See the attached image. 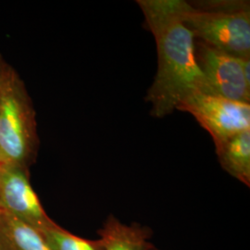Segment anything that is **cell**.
<instances>
[{"mask_svg": "<svg viewBox=\"0 0 250 250\" xmlns=\"http://www.w3.org/2000/svg\"><path fill=\"white\" fill-rule=\"evenodd\" d=\"M222 168L233 178L250 187V129L215 146Z\"/></svg>", "mask_w": 250, "mask_h": 250, "instance_id": "ba28073f", "label": "cell"}, {"mask_svg": "<svg viewBox=\"0 0 250 250\" xmlns=\"http://www.w3.org/2000/svg\"><path fill=\"white\" fill-rule=\"evenodd\" d=\"M104 250H151V228L138 223L125 224L114 215H108L99 231Z\"/></svg>", "mask_w": 250, "mask_h": 250, "instance_id": "52a82bcc", "label": "cell"}, {"mask_svg": "<svg viewBox=\"0 0 250 250\" xmlns=\"http://www.w3.org/2000/svg\"><path fill=\"white\" fill-rule=\"evenodd\" d=\"M51 250H104L99 239L82 238L53 223L39 231Z\"/></svg>", "mask_w": 250, "mask_h": 250, "instance_id": "30bf717a", "label": "cell"}, {"mask_svg": "<svg viewBox=\"0 0 250 250\" xmlns=\"http://www.w3.org/2000/svg\"><path fill=\"white\" fill-rule=\"evenodd\" d=\"M155 38L158 69L146 101L163 118L197 93L212 94L195 57V38L182 21L178 0H137Z\"/></svg>", "mask_w": 250, "mask_h": 250, "instance_id": "6da1fadb", "label": "cell"}, {"mask_svg": "<svg viewBox=\"0 0 250 250\" xmlns=\"http://www.w3.org/2000/svg\"><path fill=\"white\" fill-rule=\"evenodd\" d=\"M0 250H51L36 228L0 208Z\"/></svg>", "mask_w": 250, "mask_h": 250, "instance_id": "9c48e42d", "label": "cell"}, {"mask_svg": "<svg viewBox=\"0 0 250 250\" xmlns=\"http://www.w3.org/2000/svg\"><path fill=\"white\" fill-rule=\"evenodd\" d=\"M178 9L195 39L237 58L250 57V1L178 0Z\"/></svg>", "mask_w": 250, "mask_h": 250, "instance_id": "7a4b0ae2", "label": "cell"}, {"mask_svg": "<svg viewBox=\"0 0 250 250\" xmlns=\"http://www.w3.org/2000/svg\"><path fill=\"white\" fill-rule=\"evenodd\" d=\"M38 144L34 106L15 72L0 96V164L28 170L36 160Z\"/></svg>", "mask_w": 250, "mask_h": 250, "instance_id": "3957f363", "label": "cell"}, {"mask_svg": "<svg viewBox=\"0 0 250 250\" xmlns=\"http://www.w3.org/2000/svg\"><path fill=\"white\" fill-rule=\"evenodd\" d=\"M190 113L210 134L215 146L250 129V104L232 101L223 97L197 93L177 107Z\"/></svg>", "mask_w": 250, "mask_h": 250, "instance_id": "277c9868", "label": "cell"}, {"mask_svg": "<svg viewBox=\"0 0 250 250\" xmlns=\"http://www.w3.org/2000/svg\"><path fill=\"white\" fill-rule=\"evenodd\" d=\"M197 65L213 95L250 104V83L243 72L242 59L195 39Z\"/></svg>", "mask_w": 250, "mask_h": 250, "instance_id": "5b68a950", "label": "cell"}, {"mask_svg": "<svg viewBox=\"0 0 250 250\" xmlns=\"http://www.w3.org/2000/svg\"><path fill=\"white\" fill-rule=\"evenodd\" d=\"M15 72L16 71L12 69L11 66H9L0 53V96L2 95L3 91L8 85L9 81Z\"/></svg>", "mask_w": 250, "mask_h": 250, "instance_id": "8fae6325", "label": "cell"}, {"mask_svg": "<svg viewBox=\"0 0 250 250\" xmlns=\"http://www.w3.org/2000/svg\"><path fill=\"white\" fill-rule=\"evenodd\" d=\"M151 250H159V249H156V248H153Z\"/></svg>", "mask_w": 250, "mask_h": 250, "instance_id": "7c38bea8", "label": "cell"}, {"mask_svg": "<svg viewBox=\"0 0 250 250\" xmlns=\"http://www.w3.org/2000/svg\"><path fill=\"white\" fill-rule=\"evenodd\" d=\"M0 208L41 231L55 223L29 180V170L0 164Z\"/></svg>", "mask_w": 250, "mask_h": 250, "instance_id": "8992f818", "label": "cell"}]
</instances>
